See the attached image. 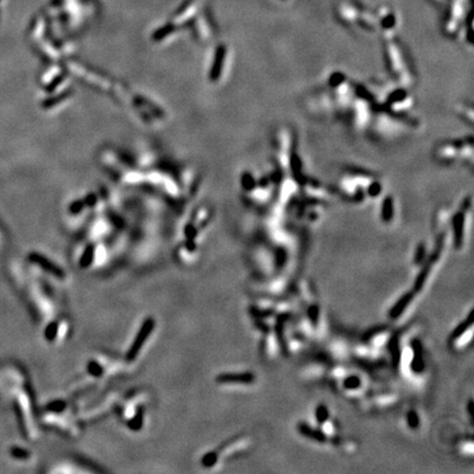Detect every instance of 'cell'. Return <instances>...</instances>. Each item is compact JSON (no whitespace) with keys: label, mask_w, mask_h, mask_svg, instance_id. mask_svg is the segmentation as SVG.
<instances>
[{"label":"cell","mask_w":474,"mask_h":474,"mask_svg":"<svg viewBox=\"0 0 474 474\" xmlns=\"http://www.w3.org/2000/svg\"><path fill=\"white\" fill-rule=\"evenodd\" d=\"M155 326V322L153 319H148L146 322L144 323L141 330H139L137 336L135 337L134 343L131 346V348L129 350V354H127V358L129 360L134 359L135 357L138 355L139 349L143 347V345L146 342V339L150 335V333L153 332Z\"/></svg>","instance_id":"6da1fadb"},{"label":"cell","mask_w":474,"mask_h":474,"mask_svg":"<svg viewBox=\"0 0 474 474\" xmlns=\"http://www.w3.org/2000/svg\"><path fill=\"white\" fill-rule=\"evenodd\" d=\"M217 381L222 383H250L254 381V375L249 372L244 373H225L217 377Z\"/></svg>","instance_id":"7a4b0ae2"},{"label":"cell","mask_w":474,"mask_h":474,"mask_svg":"<svg viewBox=\"0 0 474 474\" xmlns=\"http://www.w3.org/2000/svg\"><path fill=\"white\" fill-rule=\"evenodd\" d=\"M411 301H412V295L410 293L403 295V297L398 301V303L393 306L391 312H390V315H391L392 319H398V317H400L401 314L403 313V311L407 308V306H409Z\"/></svg>","instance_id":"3957f363"},{"label":"cell","mask_w":474,"mask_h":474,"mask_svg":"<svg viewBox=\"0 0 474 474\" xmlns=\"http://www.w3.org/2000/svg\"><path fill=\"white\" fill-rule=\"evenodd\" d=\"M315 416H316V418H317V421H319L320 423H325L326 420L328 418V410H327V407H326V406H323V405H320V406L316 409Z\"/></svg>","instance_id":"277c9868"},{"label":"cell","mask_w":474,"mask_h":474,"mask_svg":"<svg viewBox=\"0 0 474 474\" xmlns=\"http://www.w3.org/2000/svg\"><path fill=\"white\" fill-rule=\"evenodd\" d=\"M360 386V380L358 377H349L345 380V388L347 389H357Z\"/></svg>","instance_id":"5b68a950"},{"label":"cell","mask_w":474,"mask_h":474,"mask_svg":"<svg viewBox=\"0 0 474 474\" xmlns=\"http://www.w3.org/2000/svg\"><path fill=\"white\" fill-rule=\"evenodd\" d=\"M407 421H409V425H410L412 428L417 427L418 424H420V420H418V415L416 414V412H414V411H411V412H410L409 416H407Z\"/></svg>","instance_id":"8992f818"},{"label":"cell","mask_w":474,"mask_h":474,"mask_svg":"<svg viewBox=\"0 0 474 474\" xmlns=\"http://www.w3.org/2000/svg\"><path fill=\"white\" fill-rule=\"evenodd\" d=\"M13 456L16 457V458H25V456H27V453L21 449H16L15 453H13Z\"/></svg>","instance_id":"52a82bcc"}]
</instances>
